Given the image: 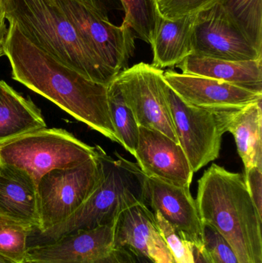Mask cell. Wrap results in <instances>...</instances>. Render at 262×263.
Segmentation results:
<instances>
[{
    "instance_id": "1",
    "label": "cell",
    "mask_w": 262,
    "mask_h": 263,
    "mask_svg": "<svg viewBox=\"0 0 262 263\" xmlns=\"http://www.w3.org/2000/svg\"><path fill=\"white\" fill-rule=\"evenodd\" d=\"M9 23L4 52L12 79L119 144L109 111V85L92 81L60 63L29 41L16 25Z\"/></svg>"
},
{
    "instance_id": "2",
    "label": "cell",
    "mask_w": 262,
    "mask_h": 263,
    "mask_svg": "<svg viewBox=\"0 0 262 263\" xmlns=\"http://www.w3.org/2000/svg\"><path fill=\"white\" fill-rule=\"evenodd\" d=\"M195 202L204 225L221 234L239 263H262V216L244 175L212 164L198 180Z\"/></svg>"
},
{
    "instance_id": "3",
    "label": "cell",
    "mask_w": 262,
    "mask_h": 263,
    "mask_svg": "<svg viewBox=\"0 0 262 263\" xmlns=\"http://www.w3.org/2000/svg\"><path fill=\"white\" fill-rule=\"evenodd\" d=\"M6 20L34 45L86 78L109 85L115 77L86 46L55 0H5Z\"/></svg>"
},
{
    "instance_id": "4",
    "label": "cell",
    "mask_w": 262,
    "mask_h": 263,
    "mask_svg": "<svg viewBox=\"0 0 262 263\" xmlns=\"http://www.w3.org/2000/svg\"><path fill=\"white\" fill-rule=\"evenodd\" d=\"M95 153L101 170L96 188L69 217L38 233L37 244L53 242L78 230L114 225L125 210L138 202L145 203L148 177L138 163L117 153V159H113L98 145Z\"/></svg>"
},
{
    "instance_id": "5",
    "label": "cell",
    "mask_w": 262,
    "mask_h": 263,
    "mask_svg": "<svg viewBox=\"0 0 262 263\" xmlns=\"http://www.w3.org/2000/svg\"><path fill=\"white\" fill-rule=\"evenodd\" d=\"M95 156V147L56 128L26 133L0 145V163L23 168L36 183L51 170L78 165Z\"/></svg>"
},
{
    "instance_id": "6",
    "label": "cell",
    "mask_w": 262,
    "mask_h": 263,
    "mask_svg": "<svg viewBox=\"0 0 262 263\" xmlns=\"http://www.w3.org/2000/svg\"><path fill=\"white\" fill-rule=\"evenodd\" d=\"M100 177L96 156L78 165L55 168L45 174L37 183L41 223L38 233L63 222L73 213L93 193Z\"/></svg>"
},
{
    "instance_id": "7",
    "label": "cell",
    "mask_w": 262,
    "mask_h": 263,
    "mask_svg": "<svg viewBox=\"0 0 262 263\" xmlns=\"http://www.w3.org/2000/svg\"><path fill=\"white\" fill-rule=\"evenodd\" d=\"M165 90L178 143L196 173L219 156L230 110H209L192 106L166 83Z\"/></svg>"
},
{
    "instance_id": "8",
    "label": "cell",
    "mask_w": 262,
    "mask_h": 263,
    "mask_svg": "<svg viewBox=\"0 0 262 263\" xmlns=\"http://www.w3.org/2000/svg\"><path fill=\"white\" fill-rule=\"evenodd\" d=\"M114 81L138 126L161 132L178 143L163 69L142 62L122 71Z\"/></svg>"
},
{
    "instance_id": "9",
    "label": "cell",
    "mask_w": 262,
    "mask_h": 263,
    "mask_svg": "<svg viewBox=\"0 0 262 263\" xmlns=\"http://www.w3.org/2000/svg\"><path fill=\"white\" fill-rule=\"evenodd\" d=\"M55 1L86 46L114 77L127 68L135 50V37L127 24L115 26L77 0Z\"/></svg>"
},
{
    "instance_id": "10",
    "label": "cell",
    "mask_w": 262,
    "mask_h": 263,
    "mask_svg": "<svg viewBox=\"0 0 262 263\" xmlns=\"http://www.w3.org/2000/svg\"><path fill=\"white\" fill-rule=\"evenodd\" d=\"M192 54L228 61L262 60V52L252 46L218 3L195 14Z\"/></svg>"
},
{
    "instance_id": "11",
    "label": "cell",
    "mask_w": 262,
    "mask_h": 263,
    "mask_svg": "<svg viewBox=\"0 0 262 263\" xmlns=\"http://www.w3.org/2000/svg\"><path fill=\"white\" fill-rule=\"evenodd\" d=\"M115 224L78 230L53 242L29 246L25 263H101L115 251Z\"/></svg>"
},
{
    "instance_id": "12",
    "label": "cell",
    "mask_w": 262,
    "mask_h": 263,
    "mask_svg": "<svg viewBox=\"0 0 262 263\" xmlns=\"http://www.w3.org/2000/svg\"><path fill=\"white\" fill-rule=\"evenodd\" d=\"M134 157L147 177L172 185L190 187L194 172L178 142L161 132L139 126Z\"/></svg>"
},
{
    "instance_id": "13",
    "label": "cell",
    "mask_w": 262,
    "mask_h": 263,
    "mask_svg": "<svg viewBox=\"0 0 262 263\" xmlns=\"http://www.w3.org/2000/svg\"><path fill=\"white\" fill-rule=\"evenodd\" d=\"M164 80L182 100L201 109L235 110L262 100V93L207 77L168 70Z\"/></svg>"
},
{
    "instance_id": "14",
    "label": "cell",
    "mask_w": 262,
    "mask_h": 263,
    "mask_svg": "<svg viewBox=\"0 0 262 263\" xmlns=\"http://www.w3.org/2000/svg\"><path fill=\"white\" fill-rule=\"evenodd\" d=\"M145 203L152 212L160 213L180 237L193 243H203L204 223L190 187L148 177Z\"/></svg>"
},
{
    "instance_id": "15",
    "label": "cell",
    "mask_w": 262,
    "mask_h": 263,
    "mask_svg": "<svg viewBox=\"0 0 262 263\" xmlns=\"http://www.w3.org/2000/svg\"><path fill=\"white\" fill-rule=\"evenodd\" d=\"M115 244L154 263H176L160 233L153 212L143 202L125 210L115 223Z\"/></svg>"
},
{
    "instance_id": "16",
    "label": "cell",
    "mask_w": 262,
    "mask_h": 263,
    "mask_svg": "<svg viewBox=\"0 0 262 263\" xmlns=\"http://www.w3.org/2000/svg\"><path fill=\"white\" fill-rule=\"evenodd\" d=\"M0 214L32 224L40 230L37 183L27 172L0 163Z\"/></svg>"
},
{
    "instance_id": "17",
    "label": "cell",
    "mask_w": 262,
    "mask_h": 263,
    "mask_svg": "<svg viewBox=\"0 0 262 263\" xmlns=\"http://www.w3.org/2000/svg\"><path fill=\"white\" fill-rule=\"evenodd\" d=\"M176 67L182 73L220 80L262 93V60L228 61L192 54Z\"/></svg>"
},
{
    "instance_id": "18",
    "label": "cell",
    "mask_w": 262,
    "mask_h": 263,
    "mask_svg": "<svg viewBox=\"0 0 262 263\" xmlns=\"http://www.w3.org/2000/svg\"><path fill=\"white\" fill-rule=\"evenodd\" d=\"M195 15L180 18L161 15L152 43V65L158 69L174 67L192 54V29Z\"/></svg>"
},
{
    "instance_id": "19",
    "label": "cell",
    "mask_w": 262,
    "mask_h": 263,
    "mask_svg": "<svg viewBox=\"0 0 262 263\" xmlns=\"http://www.w3.org/2000/svg\"><path fill=\"white\" fill-rule=\"evenodd\" d=\"M45 128L44 117L35 103L0 80V145Z\"/></svg>"
},
{
    "instance_id": "20",
    "label": "cell",
    "mask_w": 262,
    "mask_h": 263,
    "mask_svg": "<svg viewBox=\"0 0 262 263\" xmlns=\"http://www.w3.org/2000/svg\"><path fill=\"white\" fill-rule=\"evenodd\" d=\"M227 132L233 135L245 170L262 168L261 101L229 111Z\"/></svg>"
},
{
    "instance_id": "21",
    "label": "cell",
    "mask_w": 262,
    "mask_h": 263,
    "mask_svg": "<svg viewBox=\"0 0 262 263\" xmlns=\"http://www.w3.org/2000/svg\"><path fill=\"white\" fill-rule=\"evenodd\" d=\"M108 101L112 125L119 144L134 156L138 147L139 126L114 80L108 86Z\"/></svg>"
},
{
    "instance_id": "22",
    "label": "cell",
    "mask_w": 262,
    "mask_h": 263,
    "mask_svg": "<svg viewBox=\"0 0 262 263\" xmlns=\"http://www.w3.org/2000/svg\"><path fill=\"white\" fill-rule=\"evenodd\" d=\"M238 29L262 52V0H219Z\"/></svg>"
},
{
    "instance_id": "23",
    "label": "cell",
    "mask_w": 262,
    "mask_h": 263,
    "mask_svg": "<svg viewBox=\"0 0 262 263\" xmlns=\"http://www.w3.org/2000/svg\"><path fill=\"white\" fill-rule=\"evenodd\" d=\"M35 232L32 224L0 214V256L12 263L24 262L29 239Z\"/></svg>"
},
{
    "instance_id": "24",
    "label": "cell",
    "mask_w": 262,
    "mask_h": 263,
    "mask_svg": "<svg viewBox=\"0 0 262 263\" xmlns=\"http://www.w3.org/2000/svg\"><path fill=\"white\" fill-rule=\"evenodd\" d=\"M127 24L136 35L151 45L155 35L160 15L156 0H119Z\"/></svg>"
},
{
    "instance_id": "25",
    "label": "cell",
    "mask_w": 262,
    "mask_h": 263,
    "mask_svg": "<svg viewBox=\"0 0 262 263\" xmlns=\"http://www.w3.org/2000/svg\"><path fill=\"white\" fill-rule=\"evenodd\" d=\"M157 225L162 236L164 238L176 263H195L192 255L190 241L178 236L173 227L161 216L160 213L153 212Z\"/></svg>"
},
{
    "instance_id": "26",
    "label": "cell",
    "mask_w": 262,
    "mask_h": 263,
    "mask_svg": "<svg viewBox=\"0 0 262 263\" xmlns=\"http://www.w3.org/2000/svg\"><path fill=\"white\" fill-rule=\"evenodd\" d=\"M203 244L212 263H239L227 241L211 226L204 225Z\"/></svg>"
},
{
    "instance_id": "27",
    "label": "cell",
    "mask_w": 262,
    "mask_h": 263,
    "mask_svg": "<svg viewBox=\"0 0 262 263\" xmlns=\"http://www.w3.org/2000/svg\"><path fill=\"white\" fill-rule=\"evenodd\" d=\"M160 15L165 18H180L195 15L215 6L219 0H156Z\"/></svg>"
},
{
    "instance_id": "28",
    "label": "cell",
    "mask_w": 262,
    "mask_h": 263,
    "mask_svg": "<svg viewBox=\"0 0 262 263\" xmlns=\"http://www.w3.org/2000/svg\"><path fill=\"white\" fill-rule=\"evenodd\" d=\"M244 177L252 201L262 216V168L252 167L245 170Z\"/></svg>"
},
{
    "instance_id": "29",
    "label": "cell",
    "mask_w": 262,
    "mask_h": 263,
    "mask_svg": "<svg viewBox=\"0 0 262 263\" xmlns=\"http://www.w3.org/2000/svg\"><path fill=\"white\" fill-rule=\"evenodd\" d=\"M106 21L109 20V13L113 10L123 9L119 0H77Z\"/></svg>"
},
{
    "instance_id": "30",
    "label": "cell",
    "mask_w": 262,
    "mask_h": 263,
    "mask_svg": "<svg viewBox=\"0 0 262 263\" xmlns=\"http://www.w3.org/2000/svg\"><path fill=\"white\" fill-rule=\"evenodd\" d=\"M191 247L195 263H212L206 252L204 244H195L192 242Z\"/></svg>"
},
{
    "instance_id": "31",
    "label": "cell",
    "mask_w": 262,
    "mask_h": 263,
    "mask_svg": "<svg viewBox=\"0 0 262 263\" xmlns=\"http://www.w3.org/2000/svg\"><path fill=\"white\" fill-rule=\"evenodd\" d=\"M8 29L6 28V20L0 22V58L5 55L4 43L7 35Z\"/></svg>"
},
{
    "instance_id": "32",
    "label": "cell",
    "mask_w": 262,
    "mask_h": 263,
    "mask_svg": "<svg viewBox=\"0 0 262 263\" xmlns=\"http://www.w3.org/2000/svg\"><path fill=\"white\" fill-rule=\"evenodd\" d=\"M132 252L134 257H135V263H154L152 262V261H151L150 259H148L147 257L143 256V255L139 254V253H135V252Z\"/></svg>"
},
{
    "instance_id": "33",
    "label": "cell",
    "mask_w": 262,
    "mask_h": 263,
    "mask_svg": "<svg viewBox=\"0 0 262 263\" xmlns=\"http://www.w3.org/2000/svg\"><path fill=\"white\" fill-rule=\"evenodd\" d=\"M6 20V10H5V0H0V22Z\"/></svg>"
},
{
    "instance_id": "34",
    "label": "cell",
    "mask_w": 262,
    "mask_h": 263,
    "mask_svg": "<svg viewBox=\"0 0 262 263\" xmlns=\"http://www.w3.org/2000/svg\"><path fill=\"white\" fill-rule=\"evenodd\" d=\"M0 263H12L8 261L7 259H4V258L1 257L0 256Z\"/></svg>"
},
{
    "instance_id": "35",
    "label": "cell",
    "mask_w": 262,
    "mask_h": 263,
    "mask_svg": "<svg viewBox=\"0 0 262 263\" xmlns=\"http://www.w3.org/2000/svg\"><path fill=\"white\" fill-rule=\"evenodd\" d=\"M23 263H25V262H23Z\"/></svg>"
}]
</instances>
